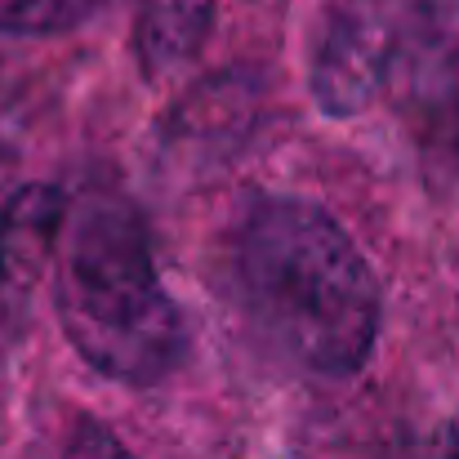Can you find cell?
Returning a JSON list of instances; mask_svg holds the SVG:
<instances>
[{
	"label": "cell",
	"mask_w": 459,
	"mask_h": 459,
	"mask_svg": "<svg viewBox=\"0 0 459 459\" xmlns=\"http://www.w3.org/2000/svg\"><path fill=\"white\" fill-rule=\"evenodd\" d=\"M219 281L250 334L304 375L352 379L375 357L379 277L316 201L246 192L219 232Z\"/></svg>",
	"instance_id": "1"
},
{
	"label": "cell",
	"mask_w": 459,
	"mask_h": 459,
	"mask_svg": "<svg viewBox=\"0 0 459 459\" xmlns=\"http://www.w3.org/2000/svg\"><path fill=\"white\" fill-rule=\"evenodd\" d=\"M49 277L58 321L94 375L152 388L183 366L187 321L160 281L152 232L134 201L112 192L67 201Z\"/></svg>",
	"instance_id": "2"
},
{
	"label": "cell",
	"mask_w": 459,
	"mask_h": 459,
	"mask_svg": "<svg viewBox=\"0 0 459 459\" xmlns=\"http://www.w3.org/2000/svg\"><path fill=\"white\" fill-rule=\"evenodd\" d=\"M429 174L459 178V0H402L384 85Z\"/></svg>",
	"instance_id": "3"
},
{
	"label": "cell",
	"mask_w": 459,
	"mask_h": 459,
	"mask_svg": "<svg viewBox=\"0 0 459 459\" xmlns=\"http://www.w3.org/2000/svg\"><path fill=\"white\" fill-rule=\"evenodd\" d=\"M402 0H334L307 58V90L330 121L361 117L388 85Z\"/></svg>",
	"instance_id": "4"
},
{
	"label": "cell",
	"mask_w": 459,
	"mask_h": 459,
	"mask_svg": "<svg viewBox=\"0 0 459 459\" xmlns=\"http://www.w3.org/2000/svg\"><path fill=\"white\" fill-rule=\"evenodd\" d=\"M63 192L49 183L18 187L0 210V361L27 330L31 299L49 273L58 223H63Z\"/></svg>",
	"instance_id": "5"
},
{
	"label": "cell",
	"mask_w": 459,
	"mask_h": 459,
	"mask_svg": "<svg viewBox=\"0 0 459 459\" xmlns=\"http://www.w3.org/2000/svg\"><path fill=\"white\" fill-rule=\"evenodd\" d=\"M219 0H139L134 54L148 81L183 72L210 40Z\"/></svg>",
	"instance_id": "6"
},
{
	"label": "cell",
	"mask_w": 459,
	"mask_h": 459,
	"mask_svg": "<svg viewBox=\"0 0 459 459\" xmlns=\"http://www.w3.org/2000/svg\"><path fill=\"white\" fill-rule=\"evenodd\" d=\"M112 0H0V36H58Z\"/></svg>",
	"instance_id": "7"
},
{
	"label": "cell",
	"mask_w": 459,
	"mask_h": 459,
	"mask_svg": "<svg viewBox=\"0 0 459 459\" xmlns=\"http://www.w3.org/2000/svg\"><path fill=\"white\" fill-rule=\"evenodd\" d=\"M63 459H139L108 424H99V420H81L76 424V433H72V442H67V451Z\"/></svg>",
	"instance_id": "8"
}]
</instances>
